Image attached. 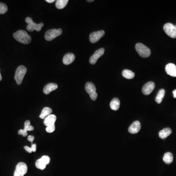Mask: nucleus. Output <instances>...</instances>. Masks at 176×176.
Listing matches in <instances>:
<instances>
[{"instance_id": "25", "label": "nucleus", "mask_w": 176, "mask_h": 176, "mask_svg": "<svg viewBox=\"0 0 176 176\" xmlns=\"http://www.w3.org/2000/svg\"><path fill=\"white\" fill-rule=\"evenodd\" d=\"M35 165H36V167L38 169H40V170H44V169H45L47 165H45V163L42 161L41 159H40L36 161Z\"/></svg>"}, {"instance_id": "20", "label": "nucleus", "mask_w": 176, "mask_h": 176, "mask_svg": "<svg viewBox=\"0 0 176 176\" xmlns=\"http://www.w3.org/2000/svg\"><path fill=\"white\" fill-rule=\"evenodd\" d=\"M163 161L167 165H170L173 161V156L170 152H166L163 156Z\"/></svg>"}, {"instance_id": "18", "label": "nucleus", "mask_w": 176, "mask_h": 176, "mask_svg": "<svg viewBox=\"0 0 176 176\" xmlns=\"http://www.w3.org/2000/svg\"><path fill=\"white\" fill-rule=\"evenodd\" d=\"M172 133V130L170 128H166L163 129L162 130L159 132V137L162 140L165 139L167 138L169 135H170Z\"/></svg>"}, {"instance_id": "14", "label": "nucleus", "mask_w": 176, "mask_h": 176, "mask_svg": "<svg viewBox=\"0 0 176 176\" xmlns=\"http://www.w3.org/2000/svg\"><path fill=\"white\" fill-rule=\"evenodd\" d=\"M165 71L167 75L176 77V66L173 63H169L165 67Z\"/></svg>"}, {"instance_id": "24", "label": "nucleus", "mask_w": 176, "mask_h": 176, "mask_svg": "<svg viewBox=\"0 0 176 176\" xmlns=\"http://www.w3.org/2000/svg\"><path fill=\"white\" fill-rule=\"evenodd\" d=\"M68 2V0H57L55 3L56 8L59 10H62L65 7Z\"/></svg>"}, {"instance_id": "12", "label": "nucleus", "mask_w": 176, "mask_h": 176, "mask_svg": "<svg viewBox=\"0 0 176 176\" xmlns=\"http://www.w3.org/2000/svg\"><path fill=\"white\" fill-rule=\"evenodd\" d=\"M34 130V127L30 125V122L29 120L25 121L24 129H21L18 131V134L22 135L23 136H26L28 135V131H33Z\"/></svg>"}, {"instance_id": "8", "label": "nucleus", "mask_w": 176, "mask_h": 176, "mask_svg": "<svg viewBox=\"0 0 176 176\" xmlns=\"http://www.w3.org/2000/svg\"><path fill=\"white\" fill-rule=\"evenodd\" d=\"M28 172V166L24 162L18 163L14 173V176H24Z\"/></svg>"}, {"instance_id": "5", "label": "nucleus", "mask_w": 176, "mask_h": 176, "mask_svg": "<svg viewBox=\"0 0 176 176\" xmlns=\"http://www.w3.org/2000/svg\"><path fill=\"white\" fill-rule=\"evenodd\" d=\"M62 33V30L61 28L49 29L45 32V38L47 41H50L61 35Z\"/></svg>"}, {"instance_id": "2", "label": "nucleus", "mask_w": 176, "mask_h": 176, "mask_svg": "<svg viewBox=\"0 0 176 176\" xmlns=\"http://www.w3.org/2000/svg\"><path fill=\"white\" fill-rule=\"evenodd\" d=\"M27 72V68L24 66L21 65L18 67L15 72L14 79L18 85H21L22 83L24 78Z\"/></svg>"}, {"instance_id": "32", "label": "nucleus", "mask_w": 176, "mask_h": 176, "mask_svg": "<svg viewBox=\"0 0 176 176\" xmlns=\"http://www.w3.org/2000/svg\"><path fill=\"white\" fill-rule=\"evenodd\" d=\"M173 97H174V98H176V90L173 91Z\"/></svg>"}, {"instance_id": "6", "label": "nucleus", "mask_w": 176, "mask_h": 176, "mask_svg": "<svg viewBox=\"0 0 176 176\" xmlns=\"http://www.w3.org/2000/svg\"><path fill=\"white\" fill-rule=\"evenodd\" d=\"M85 90L92 101H95L97 98V93L96 92V88L92 82H87L85 85Z\"/></svg>"}, {"instance_id": "9", "label": "nucleus", "mask_w": 176, "mask_h": 176, "mask_svg": "<svg viewBox=\"0 0 176 176\" xmlns=\"http://www.w3.org/2000/svg\"><path fill=\"white\" fill-rule=\"evenodd\" d=\"M105 35V32L104 30H99L98 32H93L91 33L89 36L90 41L92 43H96L98 42L103 36Z\"/></svg>"}, {"instance_id": "33", "label": "nucleus", "mask_w": 176, "mask_h": 176, "mask_svg": "<svg viewBox=\"0 0 176 176\" xmlns=\"http://www.w3.org/2000/svg\"><path fill=\"white\" fill-rule=\"evenodd\" d=\"M45 1L49 2V3H53V2H54V0H46Z\"/></svg>"}, {"instance_id": "31", "label": "nucleus", "mask_w": 176, "mask_h": 176, "mask_svg": "<svg viewBox=\"0 0 176 176\" xmlns=\"http://www.w3.org/2000/svg\"><path fill=\"white\" fill-rule=\"evenodd\" d=\"M32 151L33 152H35L36 151V144H32V146H31Z\"/></svg>"}, {"instance_id": "19", "label": "nucleus", "mask_w": 176, "mask_h": 176, "mask_svg": "<svg viewBox=\"0 0 176 176\" xmlns=\"http://www.w3.org/2000/svg\"><path fill=\"white\" fill-rule=\"evenodd\" d=\"M110 107L114 111L118 110L120 107V101L118 98H114L112 99L110 103Z\"/></svg>"}, {"instance_id": "16", "label": "nucleus", "mask_w": 176, "mask_h": 176, "mask_svg": "<svg viewBox=\"0 0 176 176\" xmlns=\"http://www.w3.org/2000/svg\"><path fill=\"white\" fill-rule=\"evenodd\" d=\"M75 55L72 53L66 54L63 59V62L65 65H68L74 62L75 60Z\"/></svg>"}, {"instance_id": "22", "label": "nucleus", "mask_w": 176, "mask_h": 176, "mask_svg": "<svg viewBox=\"0 0 176 176\" xmlns=\"http://www.w3.org/2000/svg\"><path fill=\"white\" fill-rule=\"evenodd\" d=\"M165 89H161L159 91L157 96L156 97V102L157 103V104L161 103L162 99L165 97Z\"/></svg>"}, {"instance_id": "27", "label": "nucleus", "mask_w": 176, "mask_h": 176, "mask_svg": "<svg viewBox=\"0 0 176 176\" xmlns=\"http://www.w3.org/2000/svg\"><path fill=\"white\" fill-rule=\"evenodd\" d=\"M55 125H50V126H47L45 129V130L48 133H51L55 131Z\"/></svg>"}, {"instance_id": "29", "label": "nucleus", "mask_w": 176, "mask_h": 176, "mask_svg": "<svg viewBox=\"0 0 176 176\" xmlns=\"http://www.w3.org/2000/svg\"><path fill=\"white\" fill-rule=\"evenodd\" d=\"M24 149H25L26 150V151L28 152V153H32V152L31 147H28V146H24Z\"/></svg>"}, {"instance_id": "7", "label": "nucleus", "mask_w": 176, "mask_h": 176, "mask_svg": "<svg viewBox=\"0 0 176 176\" xmlns=\"http://www.w3.org/2000/svg\"><path fill=\"white\" fill-rule=\"evenodd\" d=\"M166 34L172 38H176V27L171 23H167L163 26Z\"/></svg>"}, {"instance_id": "4", "label": "nucleus", "mask_w": 176, "mask_h": 176, "mask_svg": "<svg viewBox=\"0 0 176 176\" xmlns=\"http://www.w3.org/2000/svg\"><path fill=\"white\" fill-rule=\"evenodd\" d=\"M135 49L140 56L144 58L149 57L151 55L150 49L146 45L141 43L136 44Z\"/></svg>"}, {"instance_id": "30", "label": "nucleus", "mask_w": 176, "mask_h": 176, "mask_svg": "<svg viewBox=\"0 0 176 176\" xmlns=\"http://www.w3.org/2000/svg\"><path fill=\"white\" fill-rule=\"evenodd\" d=\"M28 141L31 142V144H33V141L34 140V136H33V135H29V136H28Z\"/></svg>"}, {"instance_id": "23", "label": "nucleus", "mask_w": 176, "mask_h": 176, "mask_svg": "<svg viewBox=\"0 0 176 176\" xmlns=\"http://www.w3.org/2000/svg\"><path fill=\"white\" fill-rule=\"evenodd\" d=\"M122 75L124 78L128 79H131L135 77L134 72L129 70H124L123 71Z\"/></svg>"}, {"instance_id": "28", "label": "nucleus", "mask_w": 176, "mask_h": 176, "mask_svg": "<svg viewBox=\"0 0 176 176\" xmlns=\"http://www.w3.org/2000/svg\"><path fill=\"white\" fill-rule=\"evenodd\" d=\"M41 159L46 165H48L50 161V157L48 156H44L41 157Z\"/></svg>"}, {"instance_id": "3", "label": "nucleus", "mask_w": 176, "mask_h": 176, "mask_svg": "<svg viewBox=\"0 0 176 176\" xmlns=\"http://www.w3.org/2000/svg\"><path fill=\"white\" fill-rule=\"evenodd\" d=\"M25 21L28 24L27 26V29L28 32H32L35 30L37 32H40L42 27L44 26V24L42 23L40 24L35 23L30 17L26 18Z\"/></svg>"}, {"instance_id": "26", "label": "nucleus", "mask_w": 176, "mask_h": 176, "mask_svg": "<svg viewBox=\"0 0 176 176\" xmlns=\"http://www.w3.org/2000/svg\"><path fill=\"white\" fill-rule=\"evenodd\" d=\"M7 6L2 2H0V14H4L7 11Z\"/></svg>"}, {"instance_id": "13", "label": "nucleus", "mask_w": 176, "mask_h": 176, "mask_svg": "<svg viewBox=\"0 0 176 176\" xmlns=\"http://www.w3.org/2000/svg\"><path fill=\"white\" fill-rule=\"evenodd\" d=\"M141 129V124L140 121H135L131 124L128 129L130 133L135 134L138 133Z\"/></svg>"}, {"instance_id": "15", "label": "nucleus", "mask_w": 176, "mask_h": 176, "mask_svg": "<svg viewBox=\"0 0 176 176\" xmlns=\"http://www.w3.org/2000/svg\"><path fill=\"white\" fill-rule=\"evenodd\" d=\"M58 88V85L55 83H49L44 88L43 92L45 95H49L52 91H54Z\"/></svg>"}, {"instance_id": "21", "label": "nucleus", "mask_w": 176, "mask_h": 176, "mask_svg": "<svg viewBox=\"0 0 176 176\" xmlns=\"http://www.w3.org/2000/svg\"><path fill=\"white\" fill-rule=\"evenodd\" d=\"M52 111H53L52 109L50 108L45 107L42 110L39 117L41 118V119H45V118H47L48 116L51 114Z\"/></svg>"}, {"instance_id": "17", "label": "nucleus", "mask_w": 176, "mask_h": 176, "mask_svg": "<svg viewBox=\"0 0 176 176\" xmlns=\"http://www.w3.org/2000/svg\"><path fill=\"white\" fill-rule=\"evenodd\" d=\"M56 120V117L54 114H50L45 118L44 121V123L45 126H49L50 125H55V121Z\"/></svg>"}, {"instance_id": "35", "label": "nucleus", "mask_w": 176, "mask_h": 176, "mask_svg": "<svg viewBox=\"0 0 176 176\" xmlns=\"http://www.w3.org/2000/svg\"><path fill=\"white\" fill-rule=\"evenodd\" d=\"M93 0H92V1H87V2H93Z\"/></svg>"}, {"instance_id": "34", "label": "nucleus", "mask_w": 176, "mask_h": 176, "mask_svg": "<svg viewBox=\"0 0 176 176\" xmlns=\"http://www.w3.org/2000/svg\"><path fill=\"white\" fill-rule=\"evenodd\" d=\"M2 79V77L1 75V72H0V81H1Z\"/></svg>"}, {"instance_id": "36", "label": "nucleus", "mask_w": 176, "mask_h": 176, "mask_svg": "<svg viewBox=\"0 0 176 176\" xmlns=\"http://www.w3.org/2000/svg\"></svg>"}, {"instance_id": "11", "label": "nucleus", "mask_w": 176, "mask_h": 176, "mask_svg": "<svg viewBox=\"0 0 176 176\" xmlns=\"http://www.w3.org/2000/svg\"><path fill=\"white\" fill-rule=\"evenodd\" d=\"M155 87V84L152 81L148 82L142 87V93L144 95L148 96L150 95L153 91Z\"/></svg>"}, {"instance_id": "10", "label": "nucleus", "mask_w": 176, "mask_h": 176, "mask_svg": "<svg viewBox=\"0 0 176 176\" xmlns=\"http://www.w3.org/2000/svg\"><path fill=\"white\" fill-rule=\"evenodd\" d=\"M105 49L103 48H101L95 51L93 55L90 57L89 62L92 65H95L97 63V61L100 57H101L104 54Z\"/></svg>"}, {"instance_id": "1", "label": "nucleus", "mask_w": 176, "mask_h": 176, "mask_svg": "<svg viewBox=\"0 0 176 176\" xmlns=\"http://www.w3.org/2000/svg\"><path fill=\"white\" fill-rule=\"evenodd\" d=\"M13 37L17 41L24 44H28L32 41L31 36L25 30H18L13 34Z\"/></svg>"}]
</instances>
